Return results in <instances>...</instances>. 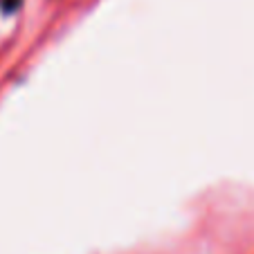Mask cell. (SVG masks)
Wrapping results in <instances>:
<instances>
[{
    "label": "cell",
    "instance_id": "1",
    "mask_svg": "<svg viewBox=\"0 0 254 254\" xmlns=\"http://www.w3.org/2000/svg\"><path fill=\"white\" fill-rule=\"evenodd\" d=\"M18 5H20V0H0V7H2L5 11L18 9Z\"/></svg>",
    "mask_w": 254,
    "mask_h": 254
}]
</instances>
